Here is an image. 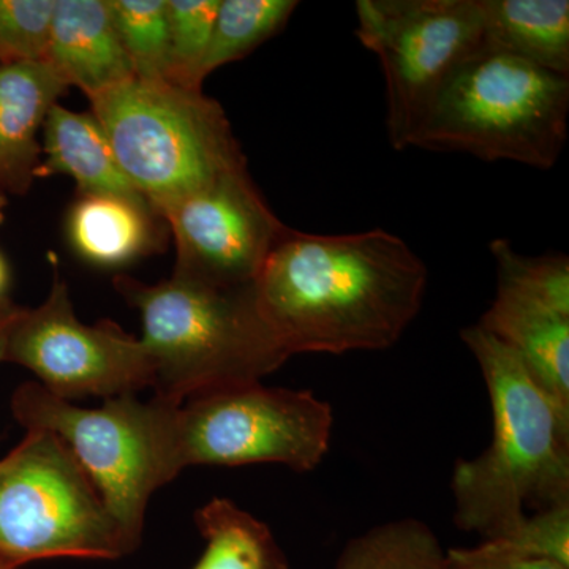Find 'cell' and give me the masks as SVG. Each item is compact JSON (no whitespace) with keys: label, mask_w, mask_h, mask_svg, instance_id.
Segmentation results:
<instances>
[{"label":"cell","mask_w":569,"mask_h":569,"mask_svg":"<svg viewBox=\"0 0 569 569\" xmlns=\"http://www.w3.org/2000/svg\"><path fill=\"white\" fill-rule=\"evenodd\" d=\"M425 260L387 230L312 234L287 227L252 283L288 358L395 347L425 305Z\"/></svg>","instance_id":"6da1fadb"},{"label":"cell","mask_w":569,"mask_h":569,"mask_svg":"<svg viewBox=\"0 0 569 569\" xmlns=\"http://www.w3.org/2000/svg\"><path fill=\"white\" fill-rule=\"evenodd\" d=\"M477 359L490 407L492 440L452 470L455 522L501 541L529 511L569 505V410L531 377L520 356L481 326L460 331Z\"/></svg>","instance_id":"7a4b0ae2"},{"label":"cell","mask_w":569,"mask_h":569,"mask_svg":"<svg viewBox=\"0 0 569 569\" xmlns=\"http://www.w3.org/2000/svg\"><path fill=\"white\" fill-rule=\"evenodd\" d=\"M116 290L140 312L153 397L170 406L217 389L254 383L288 361L254 306L252 284L220 288L171 277L142 283L118 276Z\"/></svg>","instance_id":"3957f363"},{"label":"cell","mask_w":569,"mask_h":569,"mask_svg":"<svg viewBox=\"0 0 569 569\" xmlns=\"http://www.w3.org/2000/svg\"><path fill=\"white\" fill-rule=\"evenodd\" d=\"M569 77L479 48L452 71L410 148L550 170L568 140Z\"/></svg>","instance_id":"277c9868"},{"label":"cell","mask_w":569,"mask_h":569,"mask_svg":"<svg viewBox=\"0 0 569 569\" xmlns=\"http://www.w3.org/2000/svg\"><path fill=\"white\" fill-rule=\"evenodd\" d=\"M91 104L123 174L156 213L247 168L223 108L201 89L133 74Z\"/></svg>","instance_id":"5b68a950"},{"label":"cell","mask_w":569,"mask_h":569,"mask_svg":"<svg viewBox=\"0 0 569 569\" xmlns=\"http://www.w3.org/2000/svg\"><path fill=\"white\" fill-rule=\"evenodd\" d=\"M11 408L26 430H48L70 449L137 550L149 500L182 471L174 441L179 407L129 395L82 408L40 383H26L14 392Z\"/></svg>","instance_id":"8992f818"},{"label":"cell","mask_w":569,"mask_h":569,"mask_svg":"<svg viewBox=\"0 0 569 569\" xmlns=\"http://www.w3.org/2000/svg\"><path fill=\"white\" fill-rule=\"evenodd\" d=\"M132 552L91 479L54 433L28 430L0 460V568Z\"/></svg>","instance_id":"52a82bcc"},{"label":"cell","mask_w":569,"mask_h":569,"mask_svg":"<svg viewBox=\"0 0 569 569\" xmlns=\"http://www.w3.org/2000/svg\"><path fill=\"white\" fill-rule=\"evenodd\" d=\"M332 429L331 403L309 389L271 388L261 381L192 397L174 415L182 470L279 463L307 473L323 462Z\"/></svg>","instance_id":"ba28073f"},{"label":"cell","mask_w":569,"mask_h":569,"mask_svg":"<svg viewBox=\"0 0 569 569\" xmlns=\"http://www.w3.org/2000/svg\"><path fill=\"white\" fill-rule=\"evenodd\" d=\"M356 37L378 56L387 88V132L410 148L438 92L479 48V0H359Z\"/></svg>","instance_id":"9c48e42d"},{"label":"cell","mask_w":569,"mask_h":569,"mask_svg":"<svg viewBox=\"0 0 569 569\" xmlns=\"http://www.w3.org/2000/svg\"><path fill=\"white\" fill-rule=\"evenodd\" d=\"M50 295L37 309H21L11 326L7 361L36 373L61 399L137 395L152 388L151 356L140 337L111 321L84 325L74 316L69 287L52 268Z\"/></svg>","instance_id":"30bf717a"},{"label":"cell","mask_w":569,"mask_h":569,"mask_svg":"<svg viewBox=\"0 0 569 569\" xmlns=\"http://www.w3.org/2000/svg\"><path fill=\"white\" fill-rule=\"evenodd\" d=\"M160 216L173 231V276L220 288L250 287L287 230L247 168L186 194Z\"/></svg>","instance_id":"8fae6325"},{"label":"cell","mask_w":569,"mask_h":569,"mask_svg":"<svg viewBox=\"0 0 569 569\" xmlns=\"http://www.w3.org/2000/svg\"><path fill=\"white\" fill-rule=\"evenodd\" d=\"M489 247L497 293L478 325L512 348L539 387L569 410L568 257H526L505 239Z\"/></svg>","instance_id":"7c38bea8"},{"label":"cell","mask_w":569,"mask_h":569,"mask_svg":"<svg viewBox=\"0 0 569 569\" xmlns=\"http://www.w3.org/2000/svg\"><path fill=\"white\" fill-rule=\"evenodd\" d=\"M44 62L91 100L134 74L107 0H58Z\"/></svg>","instance_id":"4fadbf2b"},{"label":"cell","mask_w":569,"mask_h":569,"mask_svg":"<svg viewBox=\"0 0 569 569\" xmlns=\"http://www.w3.org/2000/svg\"><path fill=\"white\" fill-rule=\"evenodd\" d=\"M67 88L47 62L0 66V190L28 192L41 162L40 130Z\"/></svg>","instance_id":"5bb4252c"},{"label":"cell","mask_w":569,"mask_h":569,"mask_svg":"<svg viewBox=\"0 0 569 569\" xmlns=\"http://www.w3.org/2000/svg\"><path fill=\"white\" fill-rule=\"evenodd\" d=\"M41 156L37 178L67 174L78 183L80 194L144 200L123 174L107 133L92 114H78L56 103L43 123Z\"/></svg>","instance_id":"9a60e30c"},{"label":"cell","mask_w":569,"mask_h":569,"mask_svg":"<svg viewBox=\"0 0 569 569\" xmlns=\"http://www.w3.org/2000/svg\"><path fill=\"white\" fill-rule=\"evenodd\" d=\"M152 212L144 200L80 194L67 217V234L82 260L100 268H119L156 247Z\"/></svg>","instance_id":"2e32d148"},{"label":"cell","mask_w":569,"mask_h":569,"mask_svg":"<svg viewBox=\"0 0 569 569\" xmlns=\"http://www.w3.org/2000/svg\"><path fill=\"white\" fill-rule=\"evenodd\" d=\"M479 6L485 47L569 77L568 0H479Z\"/></svg>","instance_id":"e0dca14e"},{"label":"cell","mask_w":569,"mask_h":569,"mask_svg":"<svg viewBox=\"0 0 569 569\" xmlns=\"http://www.w3.org/2000/svg\"><path fill=\"white\" fill-rule=\"evenodd\" d=\"M194 523L206 548L192 569H288L269 527L227 498H213L198 509Z\"/></svg>","instance_id":"ac0fdd59"},{"label":"cell","mask_w":569,"mask_h":569,"mask_svg":"<svg viewBox=\"0 0 569 569\" xmlns=\"http://www.w3.org/2000/svg\"><path fill=\"white\" fill-rule=\"evenodd\" d=\"M335 569H451L448 552L427 523L397 519L351 539Z\"/></svg>","instance_id":"d6986e66"},{"label":"cell","mask_w":569,"mask_h":569,"mask_svg":"<svg viewBox=\"0 0 569 569\" xmlns=\"http://www.w3.org/2000/svg\"><path fill=\"white\" fill-rule=\"evenodd\" d=\"M298 6L296 0H220L201 80L282 31Z\"/></svg>","instance_id":"ffe728a7"},{"label":"cell","mask_w":569,"mask_h":569,"mask_svg":"<svg viewBox=\"0 0 569 569\" xmlns=\"http://www.w3.org/2000/svg\"><path fill=\"white\" fill-rule=\"evenodd\" d=\"M112 26L134 74L170 81V24L167 0H107Z\"/></svg>","instance_id":"44dd1931"},{"label":"cell","mask_w":569,"mask_h":569,"mask_svg":"<svg viewBox=\"0 0 569 569\" xmlns=\"http://www.w3.org/2000/svg\"><path fill=\"white\" fill-rule=\"evenodd\" d=\"M170 24V81L201 89L203 66L220 0H167Z\"/></svg>","instance_id":"7402d4cb"},{"label":"cell","mask_w":569,"mask_h":569,"mask_svg":"<svg viewBox=\"0 0 569 569\" xmlns=\"http://www.w3.org/2000/svg\"><path fill=\"white\" fill-rule=\"evenodd\" d=\"M58 0H0V61L44 62Z\"/></svg>","instance_id":"603a6c76"},{"label":"cell","mask_w":569,"mask_h":569,"mask_svg":"<svg viewBox=\"0 0 569 569\" xmlns=\"http://www.w3.org/2000/svg\"><path fill=\"white\" fill-rule=\"evenodd\" d=\"M498 545L522 553L559 561L569 568V505L531 512Z\"/></svg>","instance_id":"cb8c5ba5"},{"label":"cell","mask_w":569,"mask_h":569,"mask_svg":"<svg viewBox=\"0 0 569 569\" xmlns=\"http://www.w3.org/2000/svg\"><path fill=\"white\" fill-rule=\"evenodd\" d=\"M452 569H569L559 561L522 556L493 541H482L477 548L448 550Z\"/></svg>","instance_id":"d4e9b609"},{"label":"cell","mask_w":569,"mask_h":569,"mask_svg":"<svg viewBox=\"0 0 569 569\" xmlns=\"http://www.w3.org/2000/svg\"><path fill=\"white\" fill-rule=\"evenodd\" d=\"M21 309L18 307L7 306L0 310V362L7 361V346H9V337L11 326L20 316Z\"/></svg>","instance_id":"484cf974"},{"label":"cell","mask_w":569,"mask_h":569,"mask_svg":"<svg viewBox=\"0 0 569 569\" xmlns=\"http://www.w3.org/2000/svg\"><path fill=\"white\" fill-rule=\"evenodd\" d=\"M10 288V268L6 257L0 252V309L9 306L7 302V291Z\"/></svg>","instance_id":"4316f807"},{"label":"cell","mask_w":569,"mask_h":569,"mask_svg":"<svg viewBox=\"0 0 569 569\" xmlns=\"http://www.w3.org/2000/svg\"><path fill=\"white\" fill-rule=\"evenodd\" d=\"M6 198H3V194H0V224H2L3 220H6Z\"/></svg>","instance_id":"83f0119b"},{"label":"cell","mask_w":569,"mask_h":569,"mask_svg":"<svg viewBox=\"0 0 569 569\" xmlns=\"http://www.w3.org/2000/svg\"><path fill=\"white\" fill-rule=\"evenodd\" d=\"M449 568H451V565H449ZM452 569V568H451Z\"/></svg>","instance_id":"f1b7e54d"},{"label":"cell","mask_w":569,"mask_h":569,"mask_svg":"<svg viewBox=\"0 0 569 569\" xmlns=\"http://www.w3.org/2000/svg\"><path fill=\"white\" fill-rule=\"evenodd\" d=\"M0 569H3V568H0Z\"/></svg>","instance_id":"f546056e"}]
</instances>
